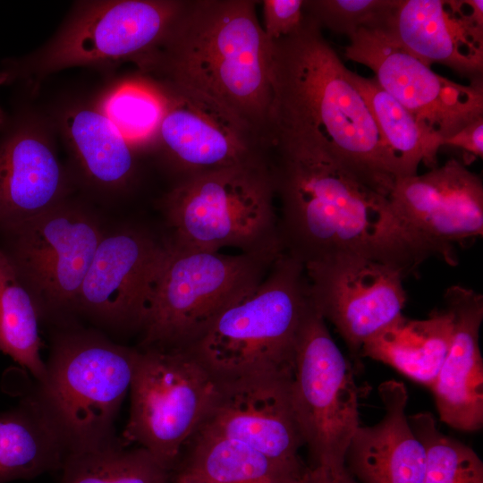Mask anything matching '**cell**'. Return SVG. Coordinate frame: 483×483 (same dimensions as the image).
<instances>
[{"instance_id": "8992f818", "label": "cell", "mask_w": 483, "mask_h": 483, "mask_svg": "<svg viewBox=\"0 0 483 483\" xmlns=\"http://www.w3.org/2000/svg\"><path fill=\"white\" fill-rule=\"evenodd\" d=\"M309 304L304 267L283 252L262 282L226 308L185 350L218 379L291 371Z\"/></svg>"}, {"instance_id": "5b68a950", "label": "cell", "mask_w": 483, "mask_h": 483, "mask_svg": "<svg viewBox=\"0 0 483 483\" xmlns=\"http://www.w3.org/2000/svg\"><path fill=\"white\" fill-rule=\"evenodd\" d=\"M138 348L95 331L69 329L52 342L46 375L33 394L69 453L119 440L114 423L130 391Z\"/></svg>"}, {"instance_id": "d6a6232c", "label": "cell", "mask_w": 483, "mask_h": 483, "mask_svg": "<svg viewBox=\"0 0 483 483\" xmlns=\"http://www.w3.org/2000/svg\"><path fill=\"white\" fill-rule=\"evenodd\" d=\"M443 146L459 148L472 156L483 157V116L476 119L452 136L442 140Z\"/></svg>"}, {"instance_id": "4fadbf2b", "label": "cell", "mask_w": 483, "mask_h": 483, "mask_svg": "<svg viewBox=\"0 0 483 483\" xmlns=\"http://www.w3.org/2000/svg\"><path fill=\"white\" fill-rule=\"evenodd\" d=\"M303 267L311 303L354 354L402 315L407 299L404 276L391 265L339 254Z\"/></svg>"}, {"instance_id": "7a4b0ae2", "label": "cell", "mask_w": 483, "mask_h": 483, "mask_svg": "<svg viewBox=\"0 0 483 483\" xmlns=\"http://www.w3.org/2000/svg\"><path fill=\"white\" fill-rule=\"evenodd\" d=\"M320 26L272 41L271 138L320 151L359 182L387 196L398 172L370 109Z\"/></svg>"}, {"instance_id": "f546056e", "label": "cell", "mask_w": 483, "mask_h": 483, "mask_svg": "<svg viewBox=\"0 0 483 483\" xmlns=\"http://www.w3.org/2000/svg\"><path fill=\"white\" fill-rule=\"evenodd\" d=\"M408 420L426 452L422 483H483V463L479 455L444 435L431 413L411 415Z\"/></svg>"}, {"instance_id": "8fae6325", "label": "cell", "mask_w": 483, "mask_h": 483, "mask_svg": "<svg viewBox=\"0 0 483 483\" xmlns=\"http://www.w3.org/2000/svg\"><path fill=\"white\" fill-rule=\"evenodd\" d=\"M104 234L93 215L64 201L0 233V249L43 316H66Z\"/></svg>"}, {"instance_id": "7402d4cb", "label": "cell", "mask_w": 483, "mask_h": 483, "mask_svg": "<svg viewBox=\"0 0 483 483\" xmlns=\"http://www.w3.org/2000/svg\"><path fill=\"white\" fill-rule=\"evenodd\" d=\"M60 131L89 184L107 191L126 188L136 172L135 150L97 106L64 110Z\"/></svg>"}, {"instance_id": "d4e9b609", "label": "cell", "mask_w": 483, "mask_h": 483, "mask_svg": "<svg viewBox=\"0 0 483 483\" xmlns=\"http://www.w3.org/2000/svg\"><path fill=\"white\" fill-rule=\"evenodd\" d=\"M305 467L275 460L242 442L199 427L185 445L174 470L195 474L208 483H293Z\"/></svg>"}, {"instance_id": "836d02e7", "label": "cell", "mask_w": 483, "mask_h": 483, "mask_svg": "<svg viewBox=\"0 0 483 483\" xmlns=\"http://www.w3.org/2000/svg\"><path fill=\"white\" fill-rule=\"evenodd\" d=\"M293 483H357L345 468L312 465L305 467Z\"/></svg>"}, {"instance_id": "484cf974", "label": "cell", "mask_w": 483, "mask_h": 483, "mask_svg": "<svg viewBox=\"0 0 483 483\" xmlns=\"http://www.w3.org/2000/svg\"><path fill=\"white\" fill-rule=\"evenodd\" d=\"M349 75L365 98L395 161L398 177L417 174L420 164L436 167L442 138L387 93L374 77L366 78L352 71Z\"/></svg>"}, {"instance_id": "7c38bea8", "label": "cell", "mask_w": 483, "mask_h": 483, "mask_svg": "<svg viewBox=\"0 0 483 483\" xmlns=\"http://www.w3.org/2000/svg\"><path fill=\"white\" fill-rule=\"evenodd\" d=\"M344 55L369 68L387 93L442 140L483 116L482 80L462 84L437 74L387 29L360 30L349 38Z\"/></svg>"}, {"instance_id": "d6986e66", "label": "cell", "mask_w": 483, "mask_h": 483, "mask_svg": "<svg viewBox=\"0 0 483 483\" xmlns=\"http://www.w3.org/2000/svg\"><path fill=\"white\" fill-rule=\"evenodd\" d=\"M387 30L426 64L482 80V0H398Z\"/></svg>"}, {"instance_id": "d590c367", "label": "cell", "mask_w": 483, "mask_h": 483, "mask_svg": "<svg viewBox=\"0 0 483 483\" xmlns=\"http://www.w3.org/2000/svg\"><path fill=\"white\" fill-rule=\"evenodd\" d=\"M6 123H7V120H6V117L4 115V113L3 112V110L0 107V131L4 130L5 128Z\"/></svg>"}, {"instance_id": "ba28073f", "label": "cell", "mask_w": 483, "mask_h": 483, "mask_svg": "<svg viewBox=\"0 0 483 483\" xmlns=\"http://www.w3.org/2000/svg\"><path fill=\"white\" fill-rule=\"evenodd\" d=\"M185 0L83 1L39 50L11 61L0 83L38 80L74 66L140 62L163 41Z\"/></svg>"}, {"instance_id": "2e32d148", "label": "cell", "mask_w": 483, "mask_h": 483, "mask_svg": "<svg viewBox=\"0 0 483 483\" xmlns=\"http://www.w3.org/2000/svg\"><path fill=\"white\" fill-rule=\"evenodd\" d=\"M157 85L165 108L155 144L183 177L265 157L260 141L224 108L196 93Z\"/></svg>"}, {"instance_id": "83f0119b", "label": "cell", "mask_w": 483, "mask_h": 483, "mask_svg": "<svg viewBox=\"0 0 483 483\" xmlns=\"http://www.w3.org/2000/svg\"><path fill=\"white\" fill-rule=\"evenodd\" d=\"M57 483H172L174 470L145 448L114 443L69 453Z\"/></svg>"}, {"instance_id": "e575fe53", "label": "cell", "mask_w": 483, "mask_h": 483, "mask_svg": "<svg viewBox=\"0 0 483 483\" xmlns=\"http://www.w3.org/2000/svg\"><path fill=\"white\" fill-rule=\"evenodd\" d=\"M172 483H208L199 476L191 472L174 470L172 479Z\"/></svg>"}, {"instance_id": "5bb4252c", "label": "cell", "mask_w": 483, "mask_h": 483, "mask_svg": "<svg viewBox=\"0 0 483 483\" xmlns=\"http://www.w3.org/2000/svg\"><path fill=\"white\" fill-rule=\"evenodd\" d=\"M166 250L164 239L145 229L105 233L73 312L114 330L140 331Z\"/></svg>"}, {"instance_id": "277c9868", "label": "cell", "mask_w": 483, "mask_h": 483, "mask_svg": "<svg viewBox=\"0 0 483 483\" xmlns=\"http://www.w3.org/2000/svg\"><path fill=\"white\" fill-rule=\"evenodd\" d=\"M269 162L266 157L189 175L161 199L166 245L182 251L278 257L284 251Z\"/></svg>"}, {"instance_id": "603a6c76", "label": "cell", "mask_w": 483, "mask_h": 483, "mask_svg": "<svg viewBox=\"0 0 483 483\" xmlns=\"http://www.w3.org/2000/svg\"><path fill=\"white\" fill-rule=\"evenodd\" d=\"M453 328V316L446 307L434 309L424 319L401 315L368 340L360 354L431 387L448 352Z\"/></svg>"}, {"instance_id": "e0dca14e", "label": "cell", "mask_w": 483, "mask_h": 483, "mask_svg": "<svg viewBox=\"0 0 483 483\" xmlns=\"http://www.w3.org/2000/svg\"><path fill=\"white\" fill-rule=\"evenodd\" d=\"M388 199L416 233L457 263L453 243L483 233V183L456 159L423 174L399 178Z\"/></svg>"}, {"instance_id": "9a60e30c", "label": "cell", "mask_w": 483, "mask_h": 483, "mask_svg": "<svg viewBox=\"0 0 483 483\" xmlns=\"http://www.w3.org/2000/svg\"><path fill=\"white\" fill-rule=\"evenodd\" d=\"M291 371L218 379L208 413L199 427L242 442L269 457L303 464L304 445L291 394Z\"/></svg>"}, {"instance_id": "9c48e42d", "label": "cell", "mask_w": 483, "mask_h": 483, "mask_svg": "<svg viewBox=\"0 0 483 483\" xmlns=\"http://www.w3.org/2000/svg\"><path fill=\"white\" fill-rule=\"evenodd\" d=\"M217 383L187 350L138 348L122 443L145 448L174 470L208 413Z\"/></svg>"}, {"instance_id": "f1b7e54d", "label": "cell", "mask_w": 483, "mask_h": 483, "mask_svg": "<svg viewBox=\"0 0 483 483\" xmlns=\"http://www.w3.org/2000/svg\"><path fill=\"white\" fill-rule=\"evenodd\" d=\"M97 106L133 148L155 144L165 98L148 79L115 84L101 97Z\"/></svg>"}, {"instance_id": "3957f363", "label": "cell", "mask_w": 483, "mask_h": 483, "mask_svg": "<svg viewBox=\"0 0 483 483\" xmlns=\"http://www.w3.org/2000/svg\"><path fill=\"white\" fill-rule=\"evenodd\" d=\"M254 0H185L160 45L137 65L154 83L196 93L271 138L272 41Z\"/></svg>"}, {"instance_id": "4316f807", "label": "cell", "mask_w": 483, "mask_h": 483, "mask_svg": "<svg viewBox=\"0 0 483 483\" xmlns=\"http://www.w3.org/2000/svg\"><path fill=\"white\" fill-rule=\"evenodd\" d=\"M42 317L35 297L0 249V352L28 370L38 383L47 369L41 356Z\"/></svg>"}, {"instance_id": "52a82bcc", "label": "cell", "mask_w": 483, "mask_h": 483, "mask_svg": "<svg viewBox=\"0 0 483 483\" xmlns=\"http://www.w3.org/2000/svg\"><path fill=\"white\" fill-rule=\"evenodd\" d=\"M166 249L139 331L140 349H188L262 282L280 256Z\"/></svg>"}, {"instance_id": "4dcf8cb0", "label": "cell", "mask_w": 483, "mask_h": 483, "mask_svg": "<svg viewBox=\"0 0 483 483\" xmlns=\"http://www.w3.org/2000/svg\"><path fill=\"white\" fill-rule=\"evenodd\" d=\"M397 1L304 0L303 13L322 30L350 38L362 29H387Z\"/></svg>"}, {"instance_id": "1f68e13d", "label": "cell", "mask_w": 483, "mask_h": 483, "mask_svg": "<svg viewBox=\"0 0 483 483\" xmlns=\"http://www.w3.org/2000/svg\"><path fill=\"white\" fill-rule=\"evenodd\" d=\"M304 0L261 1L264 31L271 41L287 37L299 29L304 20Z\"/></svg>"}, {"instance_id": "ac0fdd59", "label": "cell", "mask_w": 483, "mask_h": 483, "mask_svg": "<svg viewBox=\"0 0 483 483\" xmlns=\"http://www.w3.org/2000/svg\"><path fill=\"white\" fill-rule=\"evenodd\" d=\"M68 190L47 126L15 121L0 140V233L64 202Z\"/></svg>"}, {"instance_id": "30bf717a", "label": "cell", "mask_w": 483, "mask_h": 483, "mask_svg": "<svg viewBox=\"0 0 483 483\" xmlns=\"http://www.w3.org/2000/svg\"><path fill=\"white\" fill-rule=\"evenodd\" d=\"M291 394L313 465L345 468L347 448L360 426L358 387L310 298L297 337Z\"/></svg>"}, {"instance_id": "cb8c5ba5", "label": "cell", "mask_w": 483, "mask_h": 483, "mask_svg": "<svg viewBox=\"0 0 483 483\" xmlns=\"http://www.w3.org/2000/svg\"><path fill=\"white\" fill-rule=\"evenodd\" d=\"M69 451L35 394L0 412V483L59 471Z\"/></svg>"}, {"instance_id": "44dd1931", "label": "cell", "mask_w": 483, "mask_h": 483, "mask_svg": "<svg viewBox=\"0 0 483 483\" xmlns=\"http://www.w3.org/2000/svg\"><path fill=\"white\" fill-rule=\"evenodd\" d=\"M378 394L384 416L373 426L358 428L347 448L346 469L362 483H422L426 452L405 413L407 389L388 380Z\"/></svg>"}, {"instance_id": "6da1fadb", "label": "cell", "mask_w": 483, "mask_h": 483, "mask_svg": "<svg viewBox=\"0 0 483 483\" xmlns=\"http://www.w3.org/2000/svg\"><path fill=\"white\" fill-rule=\"evenodd\" d=\"M284 251L302 265L339 254L375 259L404 277L446 254L395 212L387 196L359 182L326 154L284 141L270 146Z\"/></svg>"}, {"instance_id": "ffe728a7", "label": "cell", "mask_w": 483, "mask_h": 483, "mask_svg": "<svg viewBox=\"0 0 483 483\" xmlns=\"http://www.w3.org/2000/svg\"><path fill=\"white\" fill-rule=\"evenodd\" d=\"M445 302L453 316V336L430 388L440 420L454 429L473 432L483 425V360L479 343L483 297L453 285L445 291Z\"/></svg>"}]
</instances>
